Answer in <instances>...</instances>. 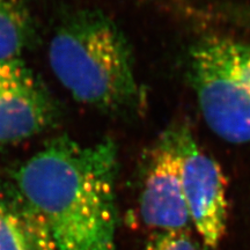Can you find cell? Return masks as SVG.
<instances>
[{
	"instance_id": "4",
	"label": "cell",
	"mask_w": 250,
	"mask_h": 250,
	"mask_svg": "<svg viewBox=\"0 0 250 250\" xmlns=\"http://www.w3.org/2000/svg\"><path fill=\"white\" fill-rule=\"evenodd\" d=\"M181 156L183 196L191 223L208 250H215L226 232L227 183L220 165L203 151L189 126L175 124Z\"/></svg>"
},
{
	"instance_id": "2",
	"label": "cell",
	"mask_w": 250,
	"mask_h": 250,
	"mask_svg": "<svg viewBox=\"0 0 250 250\" xmlns=\"http://www.w3.org/2000/svg\"><path fill=\"white\" fill-rule=\"evenodd\" d=\"M49 64L76 101L117 115L145 104L129 42L110 18L80 9L59 23L49 44Z\"/></svg>"
},
{
	"instance_id": "6",
	"label": "cell",
	"mask_w": 250,
	"mask_h": 250,
	"mask_svg": "<svg viewBox=\"0 0 250 250\" xmlns=\"http://www.w3.org/2000/svg\"><path fill=\"white\" fill-rule=\"evenodd\" d=\"M55 117L51 96L24 62H0V146L40 134Z\"/></svg>"
},
{
	"instance_id": "5",
	"label": "cell",
	"mask_w": 250,
	"mask_h": 250,
	"mask_svg": "<svg viewBox=\"0 0 250 250\" xmlns=\"http://www.w3.org/2000/svg\"><path fill=\"white\" fill-rule=\"evenodd\" d=\"M139 213L143 223L158 232L186 230L191 223L183 196L175 125L161 133L148 153L140 189Z\"/></svg>"
},
{
	"instance_id": "8",
	"label": "cell",
	"mask_w": 250,
	"mask_h": 250,
	"mask_svg": "<svg viewBox=\"0 0 250 250\" xmlns=\"http://www.w3.org/2000/svg\"><path fill=\"white\" fill-rule=\"evenodd\" d=\"M33 34V20L23 0H0V62L19 59Z\"/></svg>"
},
{
	"instance_id": "7",
	"label": "cell",
	"mask_w": 250,
	"mask_h": 250,
	"mask_svg": "<svg viewBox=\"0 0 250 250\" xmlns=\"http://www.w3.org/2000/svg\"><path fill=\"white\" fill-rule=\"evenodd\" d=\"M0 250H55L48 234L29 211L0 197Z\"/></svg>"
},
{
	"instance_id": "1",
	"label": "cell",
	"mask_w": 250,
	"mask_h": 250,
	"mask_svg": "<svg viewBox=\"0 0 250 250\" xmlns=\"http://www.w3.org/2000/svg\"><path fill=\"white\" fill-rule=\"evenodd\" d=\"M117 174L114 140L62 136L23 162L14 179L55 250H116Z\"/></svg>"
},
{
	"instance_id": "3",
	"label": "cell",
	"mask_w": 250,
	"mask_h": 250,
	"mask_svg": "<svg viewBox=\"0 0 250 250\" xmlns=\"http://www.w3.org/2000/svg\"><path fill=\"white\" fill-rule=\"evenodd\" d=\"M189 76L212 132L228 143H249L250 42L203 37L189 51Z\"/></svg>"
},
{
	"instance_id": "10",
	"label": "cell",
	"mask_w": 250,
	"mask_h": 250,
	"mask_svg": "<svg viewBox=\"0 0 250 250\" xmlns=\"http://www.w3.org/2000/svg\"><path fill=\"white\" fill-rule=\"evenodd\" d=\"M232 21L237 26L250 29V9H235L232 14Z\"/></svg>"
},
{
	"instance_id": "9",
	"label": "cell",
	"mask_w": 250,
	"mask_h": 250,
	"mask_svg": "<svg viewBox=\"0 0 250 250\" xmlns=\"http://www.w3.org/2000/svg\"><path fill=\"white\" fill-rule=\"evenodd\" d=\"M143 250H199L186 230H169L152 234Z\"/></svg>"
}]
</instances>
